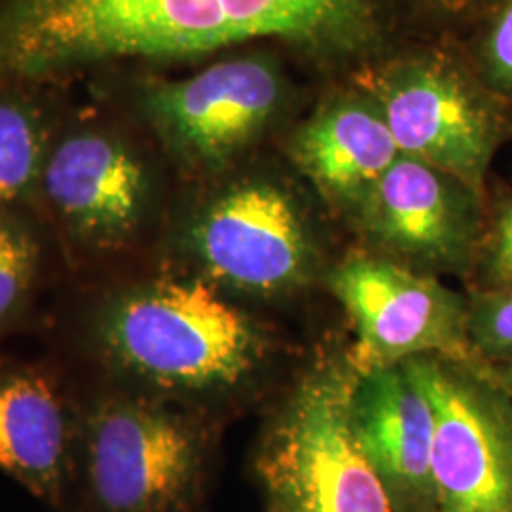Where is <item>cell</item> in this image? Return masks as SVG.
Segmentation results:
<instances>
[{"label":"cell","mask_w":512,"mask_h":512,"mask_svg":"<svg viewBox=\"0 0 512 512\" xmlns=\"http://www.w3.org/2000/svg\"><path fill=\"white\" fill-rule=\"evenodd\" d=\"M382 0H0V78L209 54L256 38L355 52Z\"/></svg>","instance_id":"obj_1"},{"label":"cell","mask_w":512,"mask_h":512,"mask_svg":"<svg viewBox=\"0 0 512 512\" xmlns=\"http://www.w3.org/2000/svg\"><path fill=\"white\" fill-rule=\"evenodd\" d=\"M116 385L211 414L264 361L255 323L205 281H158L116 294L95 325Z\"/></svg>","instance_id":"obj_2"},{"label":"cell","mask_w":512,"mask_h":512,"mask_svg":"<svg viewBox=\"0 0 512 512\" xmlns=\"http://www.w3.org/2000/svg\"><path fill=\"white\" fill-rule=\"evenodd\" d=\"M211 414L110 387L78 410L73 484L84 512H200Z\"/></svg>","instance_id":"obj_3"},{"label":"cell","mask_w":512,"mask_h":512,"mask_svg":"<svg viewBox=\"0 0 512 512\" xmlns=\"http://www.w3.org/2000/svg\"><path fill=\"white\" fill-rule=\"evenodd\" d=\"M348 351L311 363L266 423L255 452L268 512H395L349 423Z\"/></svg>","instance_id":"obj_4"},{"label":"cell","mask_w":512,"mask_h":512,"mask_svg":"<svg viewBox=\"0 0 512 512\" xmlns=\"http://www.w3.org/2000/svg\"><path fill=\"white\" fill-rule=\"evenodd\" d=\"M435 420L439 512H512V393L476 357L403 361Z\"/></svg>","instance_id":"obj_5"},{"label":"cell","mask_w":512,"mask_h":512,"mask_svg":"<svg viewBox=\"0 0 512 512\" xmlns=\"http://www.w3.org/2000/svg\"><path fill=\"white\" fill-rule=\"evenodd\" d=\"M370 82L399 152L482 198L495 152L509 133L501 97L444 55L393 63Z\"/></svg>","instance_id":"obj_6"},{"label":"cell","mask_w":512,"mask_h":512,"mask_svg":"<svg viewBox=\"0 0 512 512\" xmlns=\"http://www.w3.org/2000/svg\"><path fill=\"white\" fill-rule=\"evenodd\" d=\"M348 313L355 342L349 359L359 372L410 357H475L469 342V302L435 277L378 256H353L329 275Z\"/></svg>","instance_id":"obj_7"},{"label":"cell","mask_w":512,"mask_h":512,"mask_svg":"<svg viewBox=\"0 0 512 512\" xmlns=\"http://www.w3.org/2000/svg\"><path fill=\"white\" fill-rule=\"evenodd\" d=\"M349 423L393 511L439 512L433 410L403 363L357 370Z\"/></svg>","instance_id":"obj_8"},{"label":"cell","mask_w":512,"mask_h":512,"mask_svg":"<svg viewBox=\"0 0 512 512\" xmlns=\"http://www.w3.org/2000/svg\"><path fill=\"white\" fill-rule=\"evenodd\" d=\"M196 245L209 279L243 293L291 291L310 268L296 209L270 184H245L220 198L203 217Z\"/></svg>","instance_id":"obj_9"},{"label":"cell","mask_w":512,"mask_h":512,"mask_svg":"<svg viewBox=\"0 0 512 512\" xmlns=\"http://www.w3.org/2000/svg\"><path fill=\"white\" fill-rule=\"evenodd\" d=\"M363 198L368 230L401 255L463 264L475 249L480 196L431 165L401 154Z\"/></svg>","instance_id":"obj_10"},{"label":"cell","mask_w":512,"mask_h":512,"mask_svg":"<svg viewBox=\"0 0 512 512\" xmlns=\"http://www.w3.org/2000/svg\"><path fill=\"white\" fill-rule=\"evenodd\" d=\"M279 78L260 57H236L165 86L154 112L167 133L205 162H222L245 147L272 116Z\"/></svg>","instance_id":"obj_11"},{"label":"cell","mask_w":512,"mask_h":512,"mask_svg":"<svg viewBox=\"0 0 512 512\" xmlns=\"http://www.w3.org/2000/svg\"><path fill=\"white\" fill-rule=\"evenodd\" d=\"M78 410L48 374L0 366V471L52 507L73 486Z\"/></svg>","instance_id":"obj_12"},{"label":"cell","mask_w":512,"mask_h":512,"mask_svg":"<svg viewBox=\"0 0 512 512\" xmlns=\"http://www.w3.org/2000/svg\"><path fill=\"white\" fill-rule=\"evenodd\" d=\"M46 190L59 213L99 241L124 236L139 217L145 179L128 150L103 135H74L48 160Z\"/></svg>","instance_id":"obj_13"},{"label":"cell","mask_w":512,"mask_h":512,"mask_svg":"<svg viewBox=\"0 0 512 512\" xmlns=\"http://www.w3.org/2000/svg\"><path fill=\"white\" fill-rule=\"evenodd\" d=\"M294 154L313 183L336 198L365 194L401 152L374 101L346 99L317 114Z\"/></svg>","instance_id":"obj_14"},{"label":"cell","mask_w":512,"mask_h":512,"mask_svg":"<svg viewBox=\"0 0 512 512\" xmlns=\"http://www.w3.org/2000/svg\"><path fill=\"white\" fill-rule=\"evenodd\" d=\"M40 162L42 129L37 116L14 101H0V203L27 192Z\"/></svg>","instance_id":"obj_15"},{"label":"cell","mask_w":512,"mask_h":512,"mask_svg":"<svg viewBox=\"0 0 512 512\" xmlns=\"http://www.w3.org/2000/svg\"><path fill=\"white\" fill-rule=\"evenodd\" d=\"M467 302L473 355L486 365L512 363V287L476 289Z\"/></svg>","instance_id":"obj_16"},{"label":"cell","mask_w":512,"mask_h":512,"mask_svg":"<svg viewBox=\"0 0 512 512\" xmlns=\"http://www.w3.org/2000/svg\"><path fill=\"white\" fill-rule=\"evenodd\" d=\"M37 249L18 226L0 219V327L18 313L35 279Z\"/></svg>","instance_id":"obj_17"},{"label":"cell","mask_w":512,"mask_h":512,"mask_svg":"<svg viewBox=\"0 0 512 512\" xmlns=\"http://www.w3.org/2000/svg\"><path fill=\"white\" fill-rule=\"evenodd\" d=\"M484 84L501 99H512V0H503L480 44Z\"/></svg>","instance_id":"obj_18"},{"label":"cell","mask_w":512,"mask_h":512,"mask_svg":"<svg viewBox=\"0 0 512 512\" xmlns=\"http://www.w3.org/2000/svg\"><path fill=\"white\" fill-rule=\"evenodd\" d=\"M482 285L478 289L512 287V202L499 205L494 226L484 241L480 258Z\"/></svg>","instance_id":"obj_19"},{"label":"cell","mask_w":512,"mask_h":512,"mask_svg":"<svg viewBox=\"0 0 512 512\" xmlns=\"http://www.w3.org/2000/svg\"><path fill=\"white\" fill-rule=\"evenodd\" d=\"M440 10L450 14H482L494 12L503 0H433Z\"/></svg>","instance_id":"obj_20"},{"label":"cell","mask_w":512,"mask_h":512,"mask_svg":"<svg viewBox=\"0 0 512 512\" xmlns=\"http://www.w3.org/2000/svg\"><path fill=\"white\" fill-rule=\"evenodd\" d=\"M494 370L495 376L499 378V382L505 385L512 393V363H505V365H490Z\"/></svg>","instance_id":"obj_21"}]
</instances>
